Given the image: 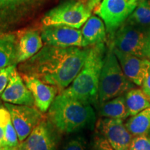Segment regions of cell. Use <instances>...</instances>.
<instances>
[{
	"instance_id": "obj_18",
	"label": "cell",
	"mask_w": 150,
	"mask_h": 150,
	"mask_svg": "<svg viewBox=\"0 0 150 150\" xmlns=\"http://www.w3.org/2000/svg\"><path fill=\"white\" fill-rule=\"evenodd\" d=\"M18 35L0 33V70L18 64Z\"/></svg>"
},
{
	"instance_id": "obj_7",
	"label": "cell",
	"mask_w": 150,
	"mask_h": 150,
	"mask_svg": "<svg viewBox=\"0 0 150 150\" xmlns=\"http://www.w3.org/2000/svg\"><path fill=\"white\" fill-rule=\"evenodd\" d=\"M86 0H68L51 9L42 19L43 26L64 25L79 29L91 16Z\"/></svg>"
},
{
	"instance_id": "obj_29",
	"label": "cell",
	"mask_w": 150,
	"mask_h": 150,
	"mask_svg": "<svg viewBox=\"0 0 150 150\" xmlns=\"http://www.w3.org/2000/svg\"><path fill=\"white\" fill-rule=\"evenodd\" d=\"M4 147V129L0 125V150Z\"/></svg>"
},
{
	"instance_id": "obj_17",
	"label": "cell",
	"mask_w": 150,
	"mask_h": 150,
	"mask_svg": "<svg viewBox=\"0 0 150 150\" xmlns=\"http://www.w3.org/2000/svg\"><path fill=\"white\" fill-rule=\"evenodd\" d=\"M83 47H91L106 41V29L100 18L91 16L81 30Z\"/></svg>"
},
{
	"instance_id": "obj_2",
	"label": "cell",
	"mask_w": 150,
	"mask_h": 150,
	"mask_svg": "<svg viewBox=\"0 0 150 150\" xmlns=\"http://www.w3.org/2000/svg\"><path fill=\"white\" fill-rule=\"evenodd\" d=\"M47 117L63 134L93 129L96 114L92 105L60 93L48 110Z\"/></svg>"
},
{
	"instance_id": "obj_11",
	"label": "cell",
	"mask_w": 150,
	"mask_h": 150,
	"mask_svg": "<svg viewBox=\"0 0 150 150\" xmlns=\"http://www.w3.org/2000/svg\"><path fill=\"white\" fill-rule=\"evenodd\" d=\"M123 120L101 117L95 124V131L104 136L115 150H129L134 138Z\"/></svg>"
},
{
	"instance_id": "obj_6",
	"label": "cell",
	"mask_w": 150,
	"mask_h": 150,
	"mask_svg": "<svg viewBox=\"0 0 150 150\" xmlns=\"http://www.w3.org/2000/svg\"><path fill=\"white\" fill-rule=\"evenodd\" d=\"M50 0H0V33L27 23Z\"/></svg>"
},
{
	"instance_id": "obj_28",
	"label": "cell",
	"mask_w": 150,
	"mask_h": 150,
	"mask_svg": "<svg viewBox=\"0 0 150 150\" xmlns=\"http://www.w3.org/2000/svg\"><path fill=\"white\" fill-rule=\"evenodd\" d=\"M141 88L146 95L150 98V70L147 76L144 79L141 86Z\"/></svg>"
},
{
	"instance_id": "obj_5",
	"label": "cell",
	"mask_w": 150,
	"mask_h": 150,
	"mask_svg": "<svg viewBox=\"0 0 150 150\" xmlns=\"http://www.w3.org/2000/svg\"><path fill=\"white\" fill-rule=\"evenodd\" d=\"M108 44L125 53L150 59V27H140L125 22Z\"/></svg>"
},
{
	"instance_id": "obj_16",
	"label": "cell",
	"mask_w": 150,
	"mask_h": 150,
	"mask_svg": "<svg viewBox=\"0 0 150 150\" xmlns=\"http://www.w3.org/2000/svg\"><path fill=\"white\" fill-rule=\"evenodd\" d=\"M43 47L41 33L38 30L29 29L18 35V63L27 61Z\"/></svg>"
},
{
	"instance_id": "obj_3",
	"label": "cell",
	"mask_w": 150,
	"mask_h": 150,
	"mask_svg": "<svg viewBox=\"0 0 150 150\" xmlns=\"http://www.w3.org/2000/svg\"><path fill=\"white\" fill-rule=\"evenodd\" d=\"M106 50L104 42L90 47L83 67L72 83L61 93L97 106L99 77Z\"/></svg>"
},
{
	"instance_id": "obj_20",
	"label": "cell",
	"mask_w": 150,
	"mask_h": 150,
	"mask_svg": "<svg viewBox=\"0 0 150 150\" xmlns=\"http://www.w3.org/2000/svg\"><path fill=\"white\" fill-rule=\"evenodd\" d=\"M0 125L4 129V147L2 150L18 149L20 142L10 112L6 107H0Z\"/></svg>"
},
{
	"instance_id": "obj_15",
	"label": "cell",
	"mask_w": 150,
	"mask_h": 150,
	"mask_svg": "<svg viewBox=\"0 0 150 150\" xmlns=\"http://www.w3.org/2000/svg\"><path fill=\"white\" fill-rule=\"evenodd\" d=\"M4 102L16 105L34 106L33 95L24 83L21 74L17 70L13 72L10 81L1 96Z\"/></svg>"
},
{
	"instance_id": "obj_14",
	"label": "cell",
	"mask_w": 150,
	"mask_h": 150,
	"mask_svg": "<svg viewBox=\"0 0 150 150\" xmlns=\"http://www.w3.org/2000/svg\"><path fill=\"white\" fill-rule=\"evenodd\" d=\"M21 76L26 86L32 93L35 107L42 113L46 112L54 99L60 93L59 90L56 86L44 83L33 76L27 74H21Z\"/></svg>"
},
{
	"instance_id": "obj_10",
	"label": "cell",
	"mask_w": 150,
	"mask_h": 150,
	"mask_svg": "<svg viewBox=\"0 0 150 150\" xmlns=\"http://www.w3.org/2000/svg\"><path fill=\"white\" fill-rule=\"evenodd\" d=\"M4 106L10 112L20 142H23L44 118L42 112L34 106L8 103H5Z\"/></svg>"
},
{
	"instance_id": "obj_24",
	"label": "cell",
	"mask_w": 150,
	"mask_h": 150,
	"mask_svg": "<svg viewBox=\"0 0 150 150\" xmlns=\"http://www.w3.org/2000/svg\"><path fill=\"white\" fill-rule=\"evenodd\" d=\"M91 150H115L107 139L95 131L91 141Z\"/></svg>"
},
{
	"instance_id": "obj_1",
	"label": "cell",
	"mask_w": 150,
	"mask_h": 150,
	"mask_svg": "<svg viewBox=\"0 0 150 150\" xmlns=\"http://www.w3.org/2000/svg\"><path fill=\"white\" fill-rule=\"evenodd\" d=\"M89 51L90 47L62 48L46 45L32 57L20 63L19 72L56 86L61 93L79 73Z\"/></svg>"
},
{
	"instance_id": "obj_12",
	"label": "cell",
	"mask_w": 150,
	"mask_h": 150,
	"mask_svg": "<svg viewBox=\"0 0 150 150\" xmlns=\"http://www.w3.org/2000/svg\"><path fill=\"white\" fill-rule=\"evenodd\" d=\"M43 42L57 47H83V37L79 29L64 25L43 26L41 31Z\"/></svg>"
},
{
	"instance_id": "obj_32",
	"label": "cell",
	"mask_w": 150,
	"mask_h": 150,
	"mask_svg": "<svg viewBox=\"0 0 150 150\" xmlns=\"http://www.w3.org/2000/svg\"><path fill=\"white\" fill-rule=\"evenodd\" d=\"M16 150H20V148H19V149H16Z\"/></svg>"
},
{
	"instance_id": "obj_23",
	"label": "cell",
	"mask_w": 150,
	"mask_h": 150,
	"mask_svg": "<svg viewBox=\"0 0 150 150\" xmlns=\"http://www.w3.org/2000/svg\"><path fill=\"white\" fill-rule=\"evenodd\" d=\"M126 22L140 27H150V1L139 0L136 8Z\"/></svg>"
},
{
	"instance_id": "obj_25",
	"label": "cell",
	"mask_w": 150,
	"mask_h": 150,
	"mask_svg": "<svg viewBox=\"0 0 150 150\" xmlns=\"http://www.w3.org/2000/svg\"><path fill=\"white\" fill-rule=\"evenodd\" d=\"M61 150H88L86 139L82 136H74L65 142Z\"/></svg>"
},
{
	"instance_id": "obj_26",
	"label": "cell",
	"mask_w": 150,
	"mask_h": 150,
	"mask_svg": "<svg viewBox=\"0 0 150 150\" xmlns=\"http://www.w3.org/2000/svg\"><path fill=\"white\" fill-rule=\"evenodd\" d=\"M129 150H150V137L149 135L134 136L131 140Z\"/></svg>"
},
{
	"instance_id": "obj_31",
	"label": "cell",
	"mask_w": 150,
	"mask_h": 150,
	"mask_svg": "<svg viewBox=\"0 0 150 150\" xmlns=\"http://www.w3.org/2000/svg\"><path fill=\"white\" fill-rule=\"evenodd\" d=\"M149 136L150 137V131H149Z\"/></svg>"
},
{
	"instance_id": "obj_13",
	"label": "cell",
	"mask_w": 150,
	"mask_h": 150,
	"mask_svg": "<svg viewBox=\"0 0 150 150\" xmlns=\"http://www.w3.org/2000/svg\"><path fill=\"white\" fill-rule=\"evenodd\" d=\"M112 49L127 77L136 86H141L150 70V59L125 53L113 47Z\"/></svg>"
},
{
	"instance_id": "obj_9",
	"label": "cell",
	"mask_w": 150,
	"mask_h": 150,
	"mask_svg": "<svg viewBox=\"0 0 150 150\" xmlns=\"http://www.w3.org/2000/svg\"><path fill=\"white\" fill-rule=\"evenodd\" d=\"M60 131L48 117H45L29 136L20 142V150H57Z\"/></svg>"
},
{
	"instance_id": "obj_27",
	"label": "cell",
	"mask_w": 150,
	"mask_h": 150,
	"mask_svg": "<svg viewBox=\"0 0 150 150\" xmlns=\"http://www.w3.org/2000/svg\"><path fill=\"white\" fill-rule=\"evenodd\" d=\"M16 68V65L4 67L0 70V98L10 81L11 75Z\"/></svg>"
},
{
	"instance_id": "obj_8",
	"label": "cell",
	"mask_w": 150,
	"mask_h": 150,
	"mask_svg": "<svg viewBox=\"0 0 150 150\" xmlns=\"http://www.w3.org/2000/svg\"><path fill=\"white\" fill-rule=\"evenodd\" d=\"M139 0H102L95 13L105 24L108 40H110L117 29L126 22L136 8Z\"/></svg>"
},
{
	"instance_id": "obj_33",
	"label": "cell",
	"mask_w": 150,
	"mask_h": 150,
	"mask_svg": "<svg viewBox=\"0 0 150 150\" xmlns=\"http://www.w3.org/2000/svg\"><path fill=\"white\" fill-rule=\"evenodd\" d=\"M149 101H150V98H149Z\"/></svg>"
},
{
	"instance_id": "obj_19",
	"label": "cell",
	"mask_w": 150,
	"mask_h": 150,
	"mask_svg": "<svg viewBox=\"0 0 150 150\" xmlns=\"http://www.w3.org/2000/svg\"><path fill=\"white\" fill-rule=\"evenodd\" d=\"M99 115L101 117L125 120L129 117L125 95H122L99 104Z\"/></svg>"
},
{
	"instance_id": "obj_4",
	"label": "cell",
	"mask_w": 150,
	"mask_h": 150,
	"mask_svg": "<svg viewBox=\"0 0 150 150\" xmlns=\"http://www.w3.org/2000/svg\"><path fill=\"white\" fill-rule=\"evenodd\" d=\"M133 88L134 83L123 72L112 47L108 44L99 77L98 104L125 95Z\"/></svg>"
},
{
	"instance_id": "obj_22",
	"label": "cell",
	"mask_w": 150,
	"mask_h": 150,
	"mask_svg": "<svg viewBox=\"0 0 150 150\" xmlns=\"http://www.w3.org/2000/svg\"><path fill=\"white\" fill-rule=\"evenodd\" d=\"M125 124L127 129L133 136L149 135L150 131V107L136 115L130 116Z\"/></svg>"
},
{
	"instance_id": "obj_21",
	"label": "cell",
	"mask_w": 150,
	"mask_h": 150,
	"mask_svg": "<svg viewBox=\"0 0 150 150\" xmlns=\"http://www.w3.org/2000/svg\"><path fill=\"white\" fill-rule=\"evenodd\" d=\"M125 98L129 117L150 107L149 97L142 88H133L125 94Z\"/></svg>"
},
{
	"instance_id": "obj_30",
	"label": "cell",
	"mask_w": 150,
	"mask_h": 150,
	"mask_svg": "<svg viewBox=\"0 0 150 150\" xmlns=\"http://www.w3.org/2000/svg\"><path fill=\"white\" fill-rule=\"evenodd\" d=\"M86 2H87L88 7L91 11H93V9L96 7L97 5L99 4V2L101 1V0H86Z\"/></svg>"
}]
</instances>
